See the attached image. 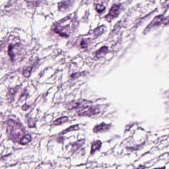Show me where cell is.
Returning a JSON list of instances; mask_svg holds the SVG:
<instances>
[{
	"mask_svg": "<svg viewBox=\"0 0 169 169\" xmlns=\"http://www.w3.org/2000/svg\"><path fill=\"white\" fill-rule=\"evenodd\" d=\"M80 73H73V74L71 75V77L73 78H77V77H79V74H80Z\"/></svg>",
	"mask_w": 169,
	"mask_h": 169,
	"instance_id": "obj_20",
	"label": "cell"
},
{
	"mask_svg": "<svg viewBox=\"0 0 169 169\" xmlns=\"http://www.w3.org/2000/svg\"><path fill=\"white\" fill-rule=\"evenodd\" d=\"M84 143H85V140L84 139H80V140L77 141L76 143L73 144L72 150L74 151H77V150L80 147L82 146Z\"/></svg>",
	"mask_w": 169,
	"mask_h": 169,
	"instance_id": "obj_11",
	"label": "cell"
},
{
	"mask_svg": "<svg viewBox=\"0 0 169 169\" xmlns=\"http://www.w3.org/2000/svg\"><path fill=\"white\" fill-rule=\"evenodd\" d=\"M108 51V48L106 46L102 47L95 53V56L97 58L99 59L103 57Z\"/></svg>",
	"mask_w": 169,
	"mask_h": 169,
	"instance_id": "obj_10",
	"label": "cell"
},
{
	"mask_svg": "<svg viewBox=\"0 0 169 169\" xmlns=\"http://www.w3.org/2000/svg\"><path fill=\"white\" fill-rule=\"evenodd\" d=\"M95 9H96V11L98 13H102L105 10V7L103 5H101V4H96L95 6Z\"/></svg>",
	"mask_w": 169,
	"mask_h": 169,
	"instance_id": "obj_17",
	"label": "cell"
},
{
	"mask_svg": "<svg viewBox=\"0 0 169 169\" xmlns=\"http://www.w3.org/2000/svg\"><path fill=\"white\" fill-rule=\"evenodd\" d=\"M79 127L77 124V125H73V126L69 127L65 130H63V131L61 133V134H67V133L69 132V131H73V130H79Z\"/></svg>",
	"mask_w": 169,
	"mask_h": 169,
	"instance_id": "obj_15",
	"label": "cell"
},
{
	"mask_svg": "<svg viewBox=\"0 0 169 169\" xmlns=\"http://www.w3.org/2000/svg\"><path fill=\"white\" fill-rule=\"evenodd\" d=\"M164 16L162 15L158 16L157 17H155L153 20L152 22L150 23V24L147 27V28H146L145 31H147V30H149V29L152 28L153 27L159 26V25H160L164 21Z\"/></svg>",
	"mask_w": 169,
	"mask_h": 169,
	"instance_id": "obj_5",
	"label": "cell"
},
{
	"mask_svg": "<svg viewBox=\"0 0 169 169\" xmlns=\"http://www.w3.org/2000/svg\"><path fill=\"white\" fill-rule=\"evenodd\" d=\"M16 47V45H9V48H8V50H7V53L9 55V57L11 58V60L12 62H14L16 60V53H15V51L16 49L15 48Z\"/></svg>",
	"mask_w": 169,
	"mask_h": 169,
	"instance_id": "obj_8",
	"label": "cell"
},
{
	"mask_svg": "<svg viewBox=\"0 0 169 169\" xmlns=\"http://www.w3.org/2000/svg\"><path fill=\"white\" fill-rule=\"evenodd\" d=\"M101 145H102V143L100 140H96V141H94L91 145L90 154H93L96 151L100 149Z\"/></svg>",
	"mask_w": 169,
	"mask_h": 169,
	"instance_id": "obj_9",
	"label": "cell"
},
{
	"mask_svg": "<svg viewBox=\"0 0 169 169\" xmlns=\"http://www.w3.org/2000/svg\"><path fill=\"white\" fill-rule=\"evenodd\" d=\"M29 107V106H28L27 105L25 104L22 106V109L23 110H25V111H26V110H27L28 109Z\"/></svg>",
	"mask_w": 169,
	"mask_h": 169,
	"instance_id": "obj_22",
	"label": "cell"
},
{
	"mask_svg": "<svg viewBox=\"0 0 169 169\" xmlns=\"http://www.w3.org/2000/svg\"><path fill=\"white\" fill-rule=\"evenodd\" d=\"M120 5H117L115 4L110 11L108 15L106 16L107 18H114L117 17L118 15H119L120 11Z\"/></svg>",
	"mask_w": 169,
	"mask_h": 169,
	"instance_id": "obj_2",
	"label": "cell"
},
{
	"mask_svg": "<svg viewBox=\"0 0 169 169\" xmlns=\"http://www.w3.org/2000/svg\"><path fill=\"white\" fill-rule=\"evenodd\" d=\"M88 103V101L83 100L82 101H78V102H72L68 104L67 106V108L68 109H78L80 108H84L86 107L85 105Z\"/></svg>",
	"mask_w": 169,
	"mask_h": 169,
	"instance_id": "obj_4",
	"label": "cell"
},
{
	"mask_svg": "<svg viewBox=\"0 0 169 169\" xmlns=\"http://www.w3.org/2000/svg\"><path fill=\"white\" fill-rule=\"evenodd\" d=\"M99 113L100 110L99 109L90 106H86L77 112L78 116L84 117H91L98 114Z\"/></svg>",
	"mask_w": 169,
	"mask_h": 169,
	"instance_id": "obj_1",
	"label": "cell"
},
{
	"mask_svg": "<svg viewBox=\"0 0 169 169\" xmlns=\"http://www.w3.org/2000/svg\"><path fill=\"white\" fill-rule=\"evenodd\" d=\"M32 69V67H28L25 68V69H23V72H22L23 76L26 77H29L31 76Z\"/></svg>",
	"mask_w": 169,
	"mask_h": 169,
	"instance_id": "obj_16",
	"label": "cell"
},
{
	"mask_svg": "<svg viewBox=\"0 0 169 169\" xmlns=\"http://www.w3.org/2000/svg\"><path fill=\"white\" fill-rule=\"evenodd\" d=\"M21 98H20V100H24L25 99V97H26L27 96V93L26 91H23V92L21 94Z\"/></svg>",
	"mask_w": 169,
	"mask_h": 169,
	"instance_id": "obj_19",
	"label": "cell"
},
{
	"mask_svg": "<svg viewBox=\"0 0 169 169\" xmlns=\"http://www.w3.org/2000/svg\"><path fill=\"white\" fill-rule=\"evenodd\" d=\"M80 47H82V49H84V48H87V42L85 39H83L82 40V42L80 43Z\"/></svg>",
	"mask_w": 169,
	"mask_h": 169,
	"instance_id": "obj_18",
	"label": "cell"
},
{
	"mask_svg": "<svg viewBox=\"0 0 169 169\" xmlns=\"http://www.w3.org/2000/svg\"><path fill=\"white\" fill-rule=\"evenodd\" d=\"M147 167L145 166V165H139L136 169H146V168Z\"/></svg>",
	"mask_w": 169,
	"mask_h": 169,
	"instance_id": "obj_21",
	"label": "cell"
},
{
	"mask_svg": "<svg viewBox=\"0 0 169 169\" xmlns=\"http://www.w3.org/2000/svg\"><path fill=\"white\" fill-rule=\"evenodd\" d=\"M164 23L165 24V25H168V24H169V17H167V18H166V20H165Z\"/></svg>",
	"mask_w": 169,
	"mask_h": 169,
	"instance_id": "obj_23",
	"label": "cell"
},
{
	"mask_svg": "<svg viewBox=\"0 0 169 169\" xmlns=\"http://www.w3.org/2000/svg\"><path fill=\"white\" fill-rule=\"evenodd\" d=\"M72 1H62L58 3L59 10L60 11H63L68 9L72 5Z\"/></svg>",
	"mask_w": 169,
	"mask_h": 169,
	"instance_id": "obj_7",
	"label": "cell"
},
{
	"mask_svg": "<svg viewBox=\"0 0 169 169\" xmlns=\"http://www.w3.org/2000/svg\"><path fill=\"white\" fill-rule=\"evenodd\" d=\"M31 140V136L29 134H26L20 139V143L21 145H25L29 143Z\"/></svg>",
	"mask_w": 169,
	"mask_h": 169,
	"instance_id": "obj_12",
	"label": "cell"
},
{
	"mask_svg": "<svg viewBox=\"0 0 169 169\" xmlns=\"http://www.w3.org/2000/svg\"><path fill=\"white\" fill-rule=\"evenodd\" d=\"M18 89H19V87H16L12 88L9 89V91L7 92V100H9V101L12 102L14 100L15 95L17 93Z\"/></svg>",
	"mask_w": 169,
	"mask_h": 169,
	"instance_id": "obj_6",
	"label": "cell"
},
{
	"mask_svg": "<svg viewBox=\"0 0 169 169\" xmlns=\"http://www.w3.org/2000/svg\"><path fill=\"white\" fill-rule=\"evenodd\" d=\"M68 120V118L64 116V117H62L61 118H59L58 119L55 120L53 122L54 124L56 125H60V124H62L63 123H66Z\"/></svg>",
	"mask_w": 169,
	"mask_h": 169,
	"instance_id": "obj_13",
	"label": "cell"
},
{
	"mask_svg": "<svg viewBox=\"0 0 169 169\" xmlns=\"http://www.w3.org/2000/svg\"><path fill=\"white\" fill-rule=\"evenodd\" d=\"M153 169H166V167L165 166H164V167H159V168H154Z\"/></svg>",
	"mask_w": 169,
	"mask_h": 169,
	"instance_id": "obj_24",
	"label": "cell"
},
{
	"mask_svg": "<svg viewBox=\"0 0 169 169\" xmlns=\"http://www.w3.org/2000/svg\"><path fill=\"white\" fill-rule=\"evenodd\" d=\"M111 127V124H107L106 123H102L94 128L93 131L95 133H103L109 130Z\"/></svg>",
	"mask_w": 169,
	"mask_h": 169,
	"instance_id": "obj_3",
	"label": "cell"
},
{
	"mask_svg": "<svg viewBox=\"0 0 169 169\" xmlns=\"http://www.w3.org/2000/svg\"><path fill=\"white\" fill-rule=\"evenodd\" d=\"M104 30V26H100L98 27L97 28H96V29H94V31H93L94 34L96 36H99L100 35H101V34L103 33Z\"/></svg>",
	"mask_w": 169,
	"mask_h": 169,
	"instance_id": "obj_14",
	"label": "cell"
}]
</instances>
